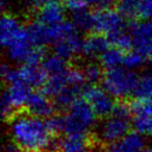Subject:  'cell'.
Listing matches in <instances>:
<instances>
[{
  "label": "cell",
  "instance_id": "34",
  "mask_svg": "<svg viewBox=\"0 0 152 152\" xmlns=\"http://www.w3.org/2000/svg\"><path fill=\"white\" fill-rule=\"evenodd\" d=\"M150 147H151V148H152V143H151V145H150Z\"/></svg>",
  "mask_w": 152,
  "mask_h": 152
},
{
  "label": "cell",
  "instance_id": "24",
  "mask_svg": "<svg viewBox=\"0 0 152 152\" xmlns=\"http://www.w3.org/2000/svg\"><path fill=\"white\" fill-rule=\"evenodd\" d=\"M133 115H143L152 117V97H137L130 104Z\"/></svg>",
  "mask_w": 152,
  "mask_h": 152
},
{
  "label": "cell",
  "instance_id": "6",
  "mask_svg": "<svg viewBox=\"0 0 152 152\" xmlns=\"http://www.w3.org/2000/svg\"><path fill=\"white\" fill-rule=\"evenodd\" d=\"M130 120L129 117L115 114L105 117L97 128V137L102 143L110 144L118 141L130 132Z\"/></svg>",
  "mask_w": 152,
  "mask_h": 152
},
{
  "label": "cell",
  "instance_id": "13",
  "mask_svg": "<svg viewBox=\"0 0 152 152\" xmlns=\"http://www.w3.org/2000/svg\"><path fill=\"white\" fill-rule=\"evenodd\" d=\"M37 21L47 26H56L65 22V7L56 0L46 2L39 9Z\"/></svg>",
  "mask_w": 152,
  "mask_h": 152
},
{
  "label": "cell",
  "instance_id": "2",
  "mask_svg": "<svg viewBox=\"0 0 152 152\" xmlns=\"http://www.w3.org/2000/svg\"><path fill=\"white\" fill-rule=\"evenodd\" d=\"M61 117V132L87 135L95 126L97 115L86 99H76Z\"/></svg>",
  "mask_w": 152,
  "mask_h": 152
},
{
  "label": "cell",
  "instance_id": "27",
  "mask_svg": "<svg viewBox=\"0 0 152 152\" xmlns=\"http://www.w3.org/2000/svg\"><path fill=\"white\" fill-rule=\"evenodd\" d=\"M102 66H99L95 63H90L83 69L85 74L86 81L90 85L94 86L95 83H99L103 78V72L101 69Z\"/></svg>",
  "mask_w": 152,
  "mask_h": 152
},
{
  "label": "cell",
  "instance_id": "29",
  "mask_svg": "<svg viewBox=\"0 0 152 152\" xmlns=\"http://www.w3.org/2000/svg\"><path fill=\"white\" fill-rule=\"evenodd\" d=\"M63 1L66 9H68L71 12L87 9L88 5H91L90 0H63Z\"/></svg>",
  "mask_w": 152,
  "mask_h": 152
},
{
  "label": "cell",
  "instance_id": "7",
  "mask_svg": "<svg viewBox=\"0 0 152 152\" xmlns=\"http://www.w3.org/2000/svg\"><path fill=\"white\" fill-rule=\"evenodd\" d=\"M125 18L119 13L110 7L98 9L94 12V24L93 30L97 34L112 37L124 29Z\"/></svg>",
  "mask_w": 152,
  "mask_h": 152
},
{
  "label": "cell",
  "instance_id": "8",
  "mask_svg": "<svg viewBox=\"0 0 152 152\" xmlns=\"http://www.w3.org/2000/svg\"><path fill=\"white\" fill-rule=\"evenodd\" d=\"M83 95L97 117L105 118L113 114L116 103L114 97L104 88L91 86L85 90Z\"/></svg>",
  "mask_w": 152,
  "mask_h": 152
},
{
  "label": "cell",
  "instance_id": "4",
  "mask_svg": "<svg viewBox=\"0 0 152 152\" xmlns=\"http://www.w3.org/2000/svg\"><path fill=\"white\" fill-rule=\"evenodd\" d=\"M1 76L7 85L14 81H21L29 88L42 87L47 79L43 68L32 64H21L18 68L3 64L1 67Z\"/></svg>",
  "mask_w": 152,
  "mask_h": 152
},
{
  "label": "cell",
  "instance_id": "30",
  "mask_svg": "<svg viewBox=\"0 0 152 152\" xmlns=\"http://www.w3.org/2000/svg\"><path fill=\"white\" fill-rule=\"evenodd\" d=\"M115 0H90V4L97 9H106L114 3Z\"/></svg>",
  "mask_w": 152,
  "mask_h": 152
},
{
  "label": "cell",
  "instance_id": "32",
  "mask_svg": "<svg viewBox=\"0 0 152 152\" xmlns=\"http://www.w3.org/2000/svg\"><path fill=\"white\" fill-rule=\"evenodd\" d=\"M145 54H146V57H147L148 61H149L150 63L152 64V42L150 43V45L148 46V48H147V50H146Z\"/></svg>",
  "mask_w": 152,
  "mask_h": 152
},
{
  "label": "cell",
  "instance_id": "3",
  "mask_svg": "<svg viewBox=\"0 0 152 152\" xmlns=\"http://www.w3.org/2000/svg\"><path fill=\"white\" fill-rule=\"evenodd\" d=\"M139 76L124 67L107 70L102 78L103 88L117 99H124L137 92Z\"/></svg>",
  "mask_w": 152,
  "mask_h": 152
},
{
  "label": "cell",
  "instance_id": "18",
  "mask_svg": "<svg viewBox=\"0 0 152 152\" xmlns=\"http://www.w3.org/2000/svg\"><path fill=\"white\" fill-rule=\"evenodd\" d=\"M71 22L77 30L80 31H92L94 24V13L87 9L72 12Z\"/></svg>",
  "mask_w": 152,
  "mask_h": 152
},
{
  "label": "cell",
  "instance_id": "1",
  "mask_svg": "<svg viewBox=\"0 0 152 152\" xmlns=\"http://www.w3.org/2000/svg\"><path fill=\"white\" fill-rule=\"evenodd\" d=\"M11 140L23 152H56L58 142L47 120L31 114H19L9 121Z\"/></svg>",
  "mask_w": 152,
  "mask_h": 152
},
{
  "label": "cell",
  "instance_id": "22",
  "mask_svg": "<svg viewBox=\"0 0 152 152\" xmlns=\"http://www.w3.org/2000/svg\"><path fill=\"white\" fill-rule=\"evenodd\" d=\"M135 94L139 97H152V69L146 70L139 77Z\"/></svg>",
  "mask_w": 152,
  "mask_h": 152
},
{
  "label": "cell",
  "instance_id": "21",
  "mask_svg": "<svg viewBox=\"0 0 152 152\" xmlns=\"http://www.w3.org/2000/svg\"><path fill=\"white\" fill-rule=\"evenodd\" d=\"M146 59H147V57H146L145 53L137 50V49H134V50L128 51L127 53H125L123 67L134 71V70L143 67Z\"/></svg>",
  "mask_w": 152,
  "mask_h": 152
},
{
  "label": "cell",
  "instance_id": "16",
  "mask_svg": "<svg viewBox=\"0 0 152 152\" xmlns=\"http://www.w3.org/2000/svg\"><path fill=\"white\" fill-rule=\"evenodd\" d=\"M57 152H93L86 135L66 134L58 142Z\"/></svg>",
  "mask_w": 152,
  "mask_h": 152
},
{
  "label": "cell",
  "instance_id": "25",
  "mask_svg": "<svg viewBox=\"0 0 152 152\" xmlns=\"http://www.w3.org/2000/svg\"><path fill=\"white\" fill-rule=\"evenodd\" d=\"M139 0H117V10L125 19L137 17Z\"/></svg>",
  "mask_w": 152,
  "mask_h": 152
},
{
  "label": "cell",
  "instance_id": "26",
  "mask_svg": "<svg viewBox=\"0 0 152 152\" xmlns=\"http://www.w3.org/2000/svg\"><path fill=\"white\" fill-rule=\"evenodd\" d=\"M110 42L114 44L115 47L121 49L123 51L130 50V48L133 46V39L130 32H127L125 29L119 31L118 34L110 37Z\"/></svg>",
  "mask_w": 152,
  "mask_h": 152
},
{
  "label": "cell",
  "instance_id": "14",
  "mask_svg": "<svg viewBox=\"0 0 152 152\" xmlns=\"http://www.w3.org/2000/svg\"><path fill=\"white\" fill-rule=\"evenodd\" d=\"M133 39V47L145 53L152 42V20H143L133 23L130 27Z\"/></svg>",
  "mask_w": 152,
  "mask_h": 152
},
{
  "label": "cell",
  "instance_id": "31",
  "mask_svg": "<svg viewBox=\"0 0 152 152\" xmlns=\"http://www.w3.org/2000/svg\"><path fill=\"white\" fill-rule=\"evenodd\" d=\"M26 2L29 7H39L40 9L42 5H44L46 2H48V0H26Z\"/></svg>",
  "mask_w": 152,
  "mask_h": 152
},
{
  "label": "cell",
  "instance_id": "9",
  "mask_svg": "<svg viewBox=\"0 0 152 152\" xmlns=\"http://www.w3.org/2000/svg\"><path fill=\"white\" fill-rule=\"evenodd\" d=\"M25 30L26 27L23 26L19 18L12 14H4L0 22V39L3 48H7L17 41Z\"/></svg>",
  "mask_w": 152,
  "mask_h": 152
},
{
  "label": "cell",
  "instance_id": "28",
  "mask_svg": "<svg viewBox=\"0 0 152 152\" xmlns=\"http://www.w3.org/2000/svg\"><path fill=\"white\" fill-rule=\"evenodd\" d=\"M137 17L143 20H152V0H139Z\"/></svg>",
  "mask_w": 152,
  "mask_h": 152
},
{
  "label": "cell",
  "instance_id": "17",
  "mask_svg": "<svg viewBox=\"0 0 152 152\" xmlns=\"http://www.w3.org/2000/svg\"><path fill=\"white\" fill-rule=\"evenodd\" d=\"M42 68L46 73L47 77L61 75V74L66 73L69 69L67 61L55 53L52 55L45 56L44 61H42Z\"/></svg>",
  "mask_w": 152,
  "mask_h": 152
},
{
  "label": "cell",
  "instance_id": "23",
  "mask_svg": "<svg viewBox=\"0 0 152 152\" xmlns=\"http://www.w3.org/2000/svg\"><path fill=\"white\" fill-rule=\"evenodd\" d=\"M132 126L134 131L143 137L152 135V117L134 115L132 120Z\"/></svg>",
  "mask_w": 152,
  "mask_h": 152
},
{
  "label": "cell",
  "instance_id": "12",
  "mask_svg": "<svg viewBox=\"0 0 152 152\" xmlns=\"http://www.w3.org/2000/svg\"><path fill=\"white\" fill-rule=\"evenodd\" d=\"M83 40V39H81L77 32V29L74 30L53 44L54 53L68 61L81 52Z\"/></svg>",
  "mask_w": 152,
  "mask_h": 152
},
{
  "label": "cell",
  "instance_id": "10",
  "mask_svg": "<svg viewBox=\"0 0 152 152\" xmlns=\"http://www.w3.org/2000/svg\"><path fill=\"white\" fill-rule=\"evenodd\" d=\"M145 149V139L142 134L134 132L127 133L118 141L106 144L102 152H142Z\"/></svg>",
  "mask_w": 152,
  "mask_h": 152
},
{
  "label": "cell",
  "instance_id": "36",
  "mask_svg": "<svg viewBox=\"0 0 152 152\" xmlns=\"http://www.w3.org/2000/svg\"><path fill=\"white\" fill-rule=\"evenodd\" d=\"M48 1H51V0H48Z\"/></svg>",
  "mask_w": 152,
  "mask_h": 152
},
{
  "label": "cell",
  "instance_id": "20",
  "mask_svg": "<svg viewBox=\"0 0 152 152\" xmlns=\"http://www.w3.org/2000/svg\"><path fill=\"white\" fill-rule=\"evenodd\" d=\"M81 90L78 88L68 86L54 97L55 104L61 108H68L76 99H78Z\"/></svg>",
  "mask_w": 152,
  "mask_h": 152
},
{
  "label": "cell",
  "instance_id": "35",
  "mask_svg": "<svg viewBox=\"0 0 152 152\" xmlns=\"http://www.w3.org/2000/svg\"><path fill=\"white\" fill-rule=\"evenodd\" d=\"M2 1H5V0H2Z\"/></svg>",
  "mask_w": 152,
  "mask_h": 152
},
{
  "label": "cell",
  "instance_id": "33",
  "mask_svg": "<svg viewBox=\"0 0 152 152\" xmlns=\"http://www.w3.org/2000/svg\"><path fill=\"white\" fill-rule=\"evenodd\" d=\"M142 152H152V148L151 147H148V148H145Z\"/></svg>",
  "mask_w": 152,
  "mask_h": 152
},
{
  "label": "cell",
  "instance_id": "15",
  "mask_svg": "<svg viewBox=\"0 0 152 152\" xmlns=\"http://www.w3.org/2000/svg\"><path fill=\"white\" fill-rule=\"evenodd\" d=\"M110 48V41L103 34H91L83 40L81 54L87 58L100 57Z\"/></svg>",
  "mask_w": 152,
  "mask_h": 152
},
{
  "label": "cell",
  "instance_id": "19",
  "mask_svg": "<svg viewBox=\"0 0 152 152\" xmlns=\"http://www.w3.org/2000/svg\"><path fill=\"white\" fill-rule=\"evenodd\" d=\"M125 53L123 50L114 47V48H108L103 54L100 56V63L103 68L106 70L115 69L123 66Z\"/></svg>",
  "mask_w": 152,
  "mask_h": 152
},
{
  "label": "cell",
  "instance_id": "5",
  "mask_svg": "<svg viewBox=\"0 0 152 152\" xmlns=\"http://www.w3.org/2000/svg\"><path fill=\"white\" fill-rule=\"evenodd\" d=\"M30 94V88L21 81L9 83L1 96V113L3 118L11 119L15 110L26 106Z\"/></svg>",
  "mask_w": 152,
  "mask_h": 152
},
{
  "label": "cell",
  "instance_id": "11",
  "mask_svg": "<svg viewBox=\"0 0 152 152\" xmlns=\"http://www.w3.org/2000/svg\"><path fill=\"white\" fill-rule=\"evenodd\" d=\"M50 96L43 92H34L30 94L26 103V110L34 116L46 119L53 116L54 113V104L49 99Z\"/></svg>",
  "mask_w": 152,
  "mask_h": 152
}]
</instances>
